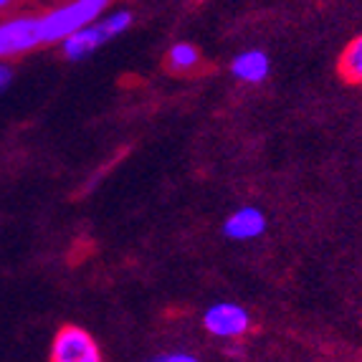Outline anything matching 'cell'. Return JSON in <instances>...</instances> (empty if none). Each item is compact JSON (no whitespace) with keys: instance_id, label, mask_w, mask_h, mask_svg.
Instances as JSON below:
<instances>
[{"instance_id":"6da1fadb","label":"cell","mask_w":362,"mask_h":362,"mask_svg":"<svg viewBox=\"0 0 362 362\" xmlns=\"http://www.w3.org/2000/svg\"><path fill=\"white\" fill-rule=\"evenodd\" d=\"M104 8H107L104 0H76V3H69V6H61L56 11L46 13L43 18H38L41 43L66 41L76 30L94 23Z\"/></svg>"},{"instance_id":"7a4b0ae2","label":"cell","mask_w":362,"mask_h":362,"mask_svg":"<svg viewBox=\"0 0 362 362\" xmlns=\"http://www.w3.org/2000/svg\"><path fill=\"white\" fill-rule=\"evenodd\" d=\"M129 25H132V13L129 11L112 13V16H107V18L99 21V23L86 25V28L76 30L74 36H69L66 41H61V46H64V56L71 59V61L86 59V56L94 54L104 41L124 33Z\"/></svg>"},{"instance_id":"3957f363","label":"cell","mask_w":362,"mask_h":362,"mask_svg":"<svg viewBox=\"0 0 362 362\" xmlns=\"http://www.w3.org/2000/svg\"><path fill=\"white\" fill-rule=\"evenodd\" d=\"M51 362H102L97 342L78 327H64L51 347Z\"/></svg>"},{"instance_id":"277c9868","label":"cell","mask_w":362,"mask_h":362,"mask_svg":"<svg viewBox=\"0 0 362 362\" xmlns=\"http://www.w3.org/2000/svg\"><path fill=\"white\" fill-rule=\"evenodd\" d=\"M203 327H206L211 334H216V337L233 339V337L246 334V329L251 327V317H248L246 309L238 307V304L221 302V304H213L206 312Z\"/></svg>"},{"instance_id":"5b68a950","label":"cell","mask_w":362,"mask_h":362,"mask_svg":"<svg viewBox=\"0 0 362 362\" xmlns=\"http://www.w3.org/2000/svg\"><path fill=\"white\" fill-rule=\"evenodd\" d=\"M41 43L38 18H13L0 23V56L25 54Z\"/></svg>"},{"instance_id":"8992f818","label":"cell","mask_w":362,"mask_h":362,"mask_svg":"<svg viewBox=\"0 0 362 362\" xmlns=\"http://www.w3.org/2000/svg\"><path fill=\"white\" fill-rule=\"evenodd\" d=\"M266 230V216L254 206L238 208L235 213H230V218H226L223 223V235L230 241H251L259 238Z\"/></svg>"},{"instance_id":"52a82bcc","label":"cell","mask_w":362,"mask_h":362,"mask_svg":"<svg viewBox=\"0 0 362 362\" xmlns=\"http://www.w3.org/2000/svg\"><path fill=\"white\" fill-rule=\"evenodd\" d=\"M230 71H233L235 78H241L246 84H261V81L269 76V71H272V61L259 49L243 51V54H238L233 59Z\"/></svg>"},{"instance_id":"ba28073f","label":"cell","mask_w":362,"mask_h":362,"mask_svg":"<svg viewBox=\"0 0 362 362\" xmlns=\"http://www.w3.org/2000/svg\"><path fill=\"white\" fill-rule=\"evenodd\" d=\"M200 54L193 43H175L168 54V64L173 71H190V69L198 66Z\"/></svg>"},{"instance_id":"9c48e42d","label":"cell","mask_w":362,"mask_h":362,"mask_svg":"<svg viewBox=\"0 0 362 362\" xmlns=\"http://www.w3.org/2000/svg\"><path fill=\"white\" fill-rule=\"evenodd\" d=\"M342 74H344V78H350V81H360L362 78V41L360 38H355V41L344 49Z\"/></svg>"},{"instance_id":"30bf717a","label":"cell","mask_w":362,"mask_h":362,"mask_svg":"<svg viewBox=\"0 0 362 362\" xmlns=\"http://www.w3.org/2000/svg\"><path fill=\"white\" fill-rule=\"evenodd\" d=\"M152 362H198V357L187 352H170V355H157Z\"/></svg>"},{"instance_id":"8fae6325","label":"cell","mask_w":362,"mask_h":362,"mask_svg":"<svg viewBox=\"0 0 362 362\" xmlns=\"http://www.w3.org/2000/svg\"><path fill=\"white\" fill-rule=\"evenodd\" d=\"M11 76H13L11 69H8L6 64H0V91H3L8 84H11Z\"/></svg>"},{"instance_id":"7c38bea8","label":"cell","mask_w":362,"mask_h":362,"mask_svg":"<svg viewBox=\"0 0 362 362\" xmlns=\"http://www.w3.org/2000/svg\"><path fill=\"white\" fill-rule=\"evenodd\" d=\"M8 6V3H6V0H0V11H3V8H6Z\"/></svg>"}]
</instances>
